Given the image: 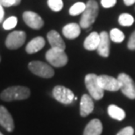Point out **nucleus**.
<instances>
[{
	"instance_id": "obj_1",
	"label": "nucleus",
	"mask_w": 135,
	"mask_h": 135,
	"mask_svg": "<svg viewBox=\"0 0 135 135\" xmlns=\"http://www.w3.org/2000/svg\"><path fill=\"white\" fill-rule=\"evenodd\" d=\"M30 90L24 86H12L5 89L0 94V98L3 101L12 102L25 100L30 97Z\"/></svg>"
},
{
	"instance_id": "obj_2",
	"label": "nucleus",
	"mask_w": 135,
	"mask_h": 135,
	"mask_svg": "<svg viewBox=\"0 0 135 135\" xmlns=\"http://www.w3.org/2000/svg\"><path fill=\"white\" fill-rule=\"evenodd\" d=\"M98 14V4L95 0H89L86 4L84 12L82 13V18L80 20L81 28L87 29L90 27L96 21Z\"/></svg>"
},
{
	"instance_id": "obj_3",
	"label": "nucleus",
	"mask_w": 135,
	"mask_h": 135,
	"mask_svg": "<svg viewBox=\"0 0 135 135\" xmlns=\"http://www.w3.org/2000/svg\"><path fill=\"white\" fill-rule=\"evenodd\" d=\"M46 59L48 63L55 68L64 67L69 61L65 51L52 47L46 53Z\"/></svg>"
},
{
	"instance_id": "obj_4",
	"label": "nucleus",
	"mask_w": 135,
	"mask_h": 135,
	"mask_svg": "<svg viewBox=\"0 0 135 135\" xmlns=\"http://www.w3.org/2000/svg\"><path fill=\"white\" fill-rule=\"evenodd\" d=\"M85 85L93 99L100 100L104 97V90L100 87L98 82V75L95 74H88L85 76Z\"/></svg>"
},
{
	"instance_id": "obj_5",
	"label": "nucleus",
	"mask_w": 135,
	"mask_h": 135,
	"mask_svg": "<svg viewBox=\"0 0 135 135\" xmlns=\"http://www.w3.org/2000/svg\"><path fill=\"white\" fill-rule=\"evenodd\" d=\"M28 68L33 74L43 78H51L55 75L53 68L48 64L40 61H31L28 64Z\"/></svg>"
},
{
	"instance_id": "obj_6",
	"label": "nucleus",
	"mask_w": 135,
	"mask_h": 135,
	"mask_svg": "<svg viewBox=\"0 0 135 135\" xmlns=\"http://www.w3.org/2000/svg\"><path fill=\"white\" fill-rule=\"evenodd\" d=\"M117 78L120 83V90L124 95L130 99H135V83L130 75L121 73Z\"/></svg>"
},
{
	"instance_id": "obj_7",
	"label": "nucleus",
	"mask_w": 135,
	"mask_h": 135,
	"mask_svg": "<svg viewBox=\"0 0 135 135\" xmlns=\"http://www.w3.org/2000/svg\"><path fill=\"white\" fill-rule=\"evenodd\" d=\"M26 39V34L23 31H14L11 33L5 40V46L11 50H15L24 45Z\"/></svg>"
},
{
	"instance_id": "obj_8",
	"label": "nucleus",
	"mask_w": 135,
	"mask_h": 135,
	"mask_svg": "<svg viewBox=\"0 0 135 135\" xmlns=\"http://www.w3.org/2000/svg\"><path fill=\"white\" fill-rule=\"evenodd\" d=\"M53 96L58 102L63 104H71L75 98V95L72 90L61 85H57L54 88Z\"/></svg>"
},
{
	"instance_id": "obj_9",
	"label": "nucleus",
	"mask_w": 135,
	"mask_h": 135,
	"mask_svg": "<svg viewBox=\"0 0 135 135\" xmlns=\"http://www.w3.org/2000/svg\"><path fill=\"white\" fill-rule=\"evenodd\" d=\"M98 82L100 87L104 90L108 91H118L120 90V83L118 78L106 75H102L98 76Z\"/></svg>"
},
{
	"instance_id": "obj_10",
	"label": "nucleus",
	"mask_w": 135,
	"mask_h": 135,
	"mask_svg": "<svg viewBox=\"0 0 135 135\" xmlns=\"http://www.w3.org/2000/svg\"><path fill=\"white\" fill-rule=\"evenodd\" d=\"M23 20L29 27L39 30L44 25V21L39 14L33 12H25L23 13Z\"/></svg>"
},
{
	"instance_id": "obj_11",
	"label": "nucleus",
	"mask_w": 135,
	"mask_h": 135,
	"mask_svg": "<svg viewBox=\"0 0 135 135\" xmlns=\"http://www.w3.org/2000/svg\"><path fill=\"white\" fill-rule=\"evenodd\" d=\"M0 125L10 133L14 130V121L12 115L3 105H0Z\"/></svg>"
},
{
	"instance_id": "obj_12",
	"label": "nucleus",
	"mask_w": 135,
	"mask_h": 135,
	"mask_svg": "<svg viewBox=\"0 0 135 135\" xmlns=\"http://www.w3.org/2000/svg\"><path fill=\"white\" fill-rule=\"evenodd\" d=\"M110 35L106 32H102L100 33V42H99L98 51V55L102 57L106 58L110 55Z\"/></svg>"
},
{
	"instance_id": "obj_13",
	"label": "nucleus",
	"mask_w": 135,
	"mask_h": 135,
	"mask_svg": "<svg viewBox=\"0 0 135 135\" xmlns=\"http://www.w3.org/2000/svg\"><path fill=\"white\" fill-rule=\"evenodd\" d=\"M94 110V103L93 98L88 94L83 95L81 98L80 104V114L82 117H87L93 112Z\"/></svg>"
},
{
	"instance_id": "obj_14",
	"label": "nucleus",
	"mask_w": 135,
	"mask_h": 135,
	"mask_svg": "<svg viewBox=\"0 0 135 135\" xmlns=\"http://www.w3.org/2000/svg\"><path fill=\"white\" fill-rule=\"evenodd\" d=\"M47 40L52 48H56V49L65 50L66 45L62 38L59 34L55 30H51L47 35Z\"/></svg>"
},
{
	"instance_id": "obj_15",
	"label": "nucleus",
	"mask_w": 135,
	"mask_h": 135,
	"mask_svg": "<svg viewBox=\"0 0 135 135\" xmlns=\"http://www.w3.org/2000/svg\"><path fill=\"white\" fill-rule=\"evenodd\" d=\"M103 131V125L101 121L95 118L90 120L83 131V135H101Z\"/></svg>"
},
{
	"instance_id": "obj_16",
	"label": "nucleus",
	"mask_w": 135,
	"mask_h": 135,
	"mask_svg": "<svg viewBox=\"0 0 135 135\" xmlns=\"http://www.w3.org/2000/svg\"><path fill=\"white\" fill-rule=\"evenodd\" d=\"M62 33L67 39L74 40L77 38L81 33V26L78 24L70 23L68 24L62 29Z\"/></svg>"
},
{
	"instance_id": "obj_17",
	"label": "nucleus",
	"mask_w": 135,
	"mask_h": 135,
	"mask_svg": "<svg viewBox=\"0 0 135 135\" xmlns=\"http://www.w3.org/2000/svg\"><path fill=\"white\" fill-rule=\"evenodd\" d=\"M100 42V34L97 32H92L89 36L86 38L83 43V47L89 51L97 50Z\"/></svg>"
},
{
	"instance_id": "obj_18",
	"label": "nucleus",
	"mask_w": 135,
	"mask_h": 135,
	"mask_svg": "<svg viewBox=\"0 0 135 135\" xmlns=\"http://www.w3.org/2000/svg\"><path fill=\"white\" fill-rule=\"evenodd\" d=\"M45 46V40L42 37H36L31 40L30 42L26 45V51L28 54H34L39 52L40 49H42Z\"/></svg>"
},
{
	"instance_id": "obj_19",
	"label": "nucleus",
	"mask_w": 135,
	"mask_h": 135,
	"mask_svg": "<svg viewBox=\"0 0 135 135\" xmlns=\"http://www.w3.org/2000/svg\"><path fill=\"white\" fill-rule=\"evenodd\" d=\"M107 112H108V114H109L110 117L114 118L116 120L121 121L126 118L125 110L115 104L109 105V107H108V109H107Z\"/></svg>"
},
{
	"instance_id": "obj_20",
	"label": "nucleus",
	"mask_w": 135,
	"mask_h": 135,
	"mask_svg": "<svg viewBox=\"0 0 135 135\" xmlns=\"http://www.w3.org/2000/svg\"><path fill=\"white\" fill-rule=\"evenodd\" d=\"M110 39L115 43H120L125 40V34L121 30L118 28H113L110 30Z\"/></svg>"
},
{
	"instance_id": "obj_21",
	"label": "nucleus",
	"mask_w": 135,
	"mask_h": 135,
	"mask_svg": "<svg viewBox=\"0 0 135 135\" xmlns=\"http://www.w3.org/2000/svg\"><path fill=\"white\" fill-rule=\"evenodd\" d=\"M86 8V4L82 2H78L75 3V4H73L69 9V14L72 16H76L78 14H81L84 12Z\"/></svg>"
},
{
	"instance_id": "obj_22",
	"label": "nucleus",
	"mask_w": 135,
	"mask_h": 135,
	"mask_svg": "<svg viewBox=\"0 0 135 135\" xmlns=\"http://www.w3.org/2000/svg\"><path fill=\"white\" fill-rule=\"evenodd\" d=\"M134 18L128 13H123L118 18V23L123 26H130L133 24Z\"/></svg>"
},
{
	"instance_id": "obj_23",
	"label": "nucleus",
	"mask_w": 135,
	"mask_h": 135,
	"mask_svg": "<svg viewBox=\"0 0 135 135\" xmlns=\"http://www.w3.org/2000/svg\"><path fill=\"white\" fill-rule=\"evenodd\" d=\"M18 23V18L14 17V16H12V17L8 18L7 20H5L3 23V27H4V30H11V29L14 28L16 26H17Z\"/></svg>"
},
{
	"instance_id": "obj_24",
	"label": "nucleus",
	"mask_w": 135,
	"mask_h": 135,
	"mask_svg": "<svg viewBox=\"0 0 135 135\" xmlns=\"http://www.w3.org/2000/svg\"><path fill=\"white\" fill-rule=\"evenodd\" d=\"M47 4L54 12H59L63 8L62 0H47Z\"/></svg>"
},
{
	"instance_id": "obj_25",
	"label": "nucleus",
	"mask_w": 135,
	"mask_h": 135,
	"mask_svg": "<svg viewBox=\"0 0 135 135\" xmlns=\"http://www.w3.org/2000/svg\"><path fill=\"white\" fill-rule=\"evenodd\" d=\"M134 130L132 126H126V127L123 128L122 130L119 131L117 135H133Z\"/></svg>"
},
{
	"instance_id": "obj_26",
	"label": "nucleus",
	"mask_w": 135,
	"mask_h": 135,
	"mask_svg": "<svg viewBox=\"0 0 135 135\" xmlns=\"http://www.w3.org/2000/svg\"><path fill=\"white\" fill-rule=\"evenodd\" d=\"M117 0H101V4L104 8H110L114 6Z\"/></svg>"
},
{
	"instance_id": "obj_27",
	"label": "nucleus",
	"mask_w": 135,
	"mask_h": 135,
	"mask_svg": "<svg viewBox=\"0 0 135 135\" xmlns=\"http://www.w3.org/2000/svg\"><path fill=\"white\" fill-rule=\"evenodd\" d=\"M127 47L129 49L135 50V32L131 35L130 39H129V41H128V44H127Z\"/></svg>"
},
{
	"instance_id": "obj_28",
	"label": "nucleus",
	"mask_w": 135,
	"mask_h": 135,
	"mask_svg": "<svg viewBox=\"0 0 135 135\" xmlns=\"http://www.w3.org/2000/svg\"><path fill=\"white\" fill-rule=\"evenodd\" d=\"M0 4L4 7H11L12 5H15L16 0H0Z\"/></svg>"
},
{
	"instance_id": "obj_29",
	"label": "nucleus",
	"mask_w": 135,
	"mask_h": 135,
	"mask_svg": "<svg viewBox=\"0 0 135 135\" xmlns=\"http://www.w3.org/2000/svg\"><path fill=\"white\" fill-rule=\"evenodd\" d=\"M4 6L0 4V22H2L4 20Z\"/></svg>"
},
{
	"instance_id": "obj_30",
	"label": "nucleus",
	"mask_w": 135,
	"mask_h": 135,
	"mask_svg": "<svg viewBox=\"0 0 135 135\" xmlns=\"http://www.w3.org/2000/svg\"><path fill=\"white\" fill-rule=\"evenodd\" d=\"M124 3H125L126 5L129 6V5H133L134 4L135 0H124Z\"/></svg>"
},
{
	"instance_id": "obj_31",
	"label": "nucleus",
	"mask_w": 135,
	"mask_h": 135,
	"mask_svg": "<svg viewBox=\"0 0 135 135\" xmlns=\"http://www.w3.org/2000/svg\"><path fill=\"white\" fill-rule=\"evenodd\" d=\"M20 2H21V0H16V4H15V5H18L20 4Z\"/></svg>"
},
{
	"instance_id": "obj_32",
	"label": "nucleus",
	"mask_w": 135,
	"mask_h": 135,
	"mask_svg": "<svg viewBox=\"0 0 135 135\" xmlns=\"http://www.w3.org/2000/svg\"><path fill=\"white\" fill-rule=\"evenodd\" d=\"M0 135H4V134H3L2 133H0Z\"/></svg>"
},
{
	"instance_id": "obj_33",
	"label": "nucleus",
	"mask_w": 135,
	"mask_h": 135,
	"mask_svg": "<svg viewBox=\"0 0 135 135\" xmlns=\"http://www.w3.org/2000/svg\"><path fill=\"white\" fill-rule=\"evenodd\" d=\"M0 61H1V57H0Z\"/></svg>"
}]
</instances>
